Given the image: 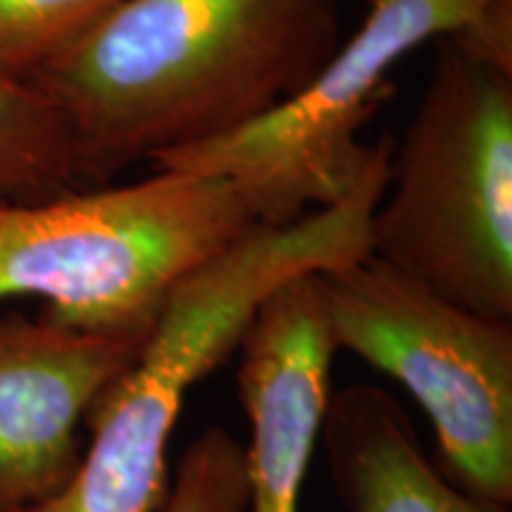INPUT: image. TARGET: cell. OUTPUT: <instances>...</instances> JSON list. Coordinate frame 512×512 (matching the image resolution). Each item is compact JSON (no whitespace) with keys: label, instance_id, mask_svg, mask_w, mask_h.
I'll use <instances>...</instances> for the list:
<instances>
[{"label":"cell","instance_id":"cell-1","mask_svg":"<svg viewBox=\"0 0 512 512\" xmlns=\"http://www.w3.org/2000/svg\"><path fill=\"white\" fill-rule=\"evenodd\" d=\"M339 43V0H121L31 83L67 121L79 176L105 181L261 119Z\"/></svg>","mask_w":512,"mask_h":512},{"label":"cell","instance_id":"cell-2","mask_svg":"<svg viewBox=\"0 0 512 512\" xmlns=\"http://www.w3.org/2000/svg\"><path fill=\"white\" fill-rule=\"evenodd\" d=\"M392 138L373 143L344 200L287 226L256 223L166 299L138 356L107 384L86 427L79 470L53 501L27 512H157L169 494L166 453L185 396L238 351L249 320L287 280L370 254V216L389 178Z\"/></svg>","mask_w":512,"mask_h":512},{"label":"cell","instance_id":"cell-3","mask_svg":"<svg viewBox=\"0 0 512 512\" xmlns=\"http://www.w3.org/2000/svg\"><path fill=\"white\" fill-rule=\"evenodd\" d=\"M370 254L437 297L512 323V64L437 41L370 216Z\"/></svg>","mask_w":512,"mask_h":512},{"label":"cell","instance_id":"cell-4","mask_svg":"<svg viewBox=\"0 0 512 512\" xmlns=\"http://www.w3.org/2000/svg\"><path fill=\"white\" fill-rule=\"evenodd\" d=\"M254 226L230 183L166 169L117 188L0 200V302L34 297L67 328L143 342L185 275Z\"/></svg>","mask_w":512,"mask_h":512},{"label":"cell","instance_id":"cell-5","mask_svg":"<svg viewBox=\"0 0 512 512\" xmlns=\"http://www.w3.org/2000/svg\"><path fill=\"white\" fill-rule=\"evenodd\" d=\"M489 0H366L354 36L316 76L261 119L209 143L169 152L155 169L221 178L261 226H287L332 207L366 174L361 128L394 91L396 67L430 41L458 34Z\"/></svg>","mask_w":512,"mask_h":512},{"label":"cell","instance_id":"cell-6","mask_svg":"<svg viewBox=\"0 0 512 512\" xmlns=\"http://www.w3.org/2000/svg\"><path fill=\"white\" fill-rule=\"evenodd\" d=\"M337 349L394 377L458 489L512 503V323L465 311L373 254L318 273Z\"/></svg>","mask_w":512,"mask_h":512},{"label":"cell","instance_id":"cell-7","mask_svg":"<svg viewBox=\"0 0 512 512\" xmlns=\"http://www.w3.org/2000/svg\"><path fill=\"white\" fill-rule=\"evenodd\" d=\"M143 342L0 316V512L34 510L67 489L88 411Z\"/></svg>","mask_w":512,"mask_h":512},{"label":"cell","instance_id":"cell-8","mask_svg":"<svg viewBox=\"0 0 512 512\" xmlns=\"http://www.w3.org/2000/svg\"><path fill=\"white\" fill-rule=\"evenodd\" d=\"M337 351L318 273L287 280L249 320L235 351L249 422L247 512H302Z\"/></svg>","mask_w":512,"mask_h":512},{"label":"cell","instance_id":"cell-9","mask_svg":"<svg viewBox=\"0 0 512 512\" xmlns=\"http://www.w3.org/2000/svg\"><path fill=\"white\" fill-rule=\"evenodd\" d=\"M320 437L347 512H510L458 489L430 463L401 403L377 384L332 394Z\"/></svg>","mask_w":512,"mask_h":512},{"label":"cell","instance_id":"cell-10","mask_svg":"<svg viewBox=\"0 0 512 512\" xmlns=\"http://www.w3.org/2000/svg\"><path fill=\"white\" fill-rule=\"evenodd\" d=\"M81 181L72 133L34 83L0 74V200L55 195Z\"/></svg>","mask_w":512,"mask_h":512},{"label":"cell","instance_id":"cell-11","mask_svg":"<svg viewBox=\"0 0 512 512\" xmlns=\"http://www.w3.org/2000/svg\"><path fill=\"white\" fill-rule=\"evenodd\" d=\"M121 0H0V74L29 81Z\"/></svg>","mask_w":512,"mask_h":512},{"label":"cell","instance_id":"cell-12","mask_svg":"<svg viewBox=\"0 0 512 512\" xmlns=\"http://www.w3.org/2000/svg\"><path fill=\"white\" fill-rule=\"evenodd\" d=\"M162 512H247L245 446L221 427L202 432L183 453Z\"/></svg>","mask_w":512,"mask_h":512}]
</instances>
